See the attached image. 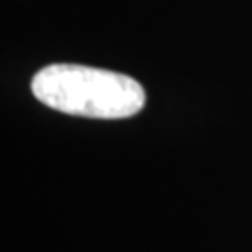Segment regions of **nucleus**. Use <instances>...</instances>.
<instances>
[{
  "instance_id": "f257e3e1",
  "label": "nucleus",
  "mask_w": 252,
  "mask_h": 252,
  "mask_svg": "<svg viewBox=\"0 0 252 252\" xmlns=\"http://www.w3.org/2000/svg\"><path fill=\"white\" fill-rule=\"evenodd\" d=\"M32 94L61 114L120 120L145 107V91L135 78L109 69L53 63L32 78Z\"/></svg>"
}]
</instances>
